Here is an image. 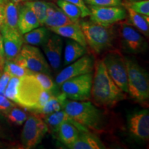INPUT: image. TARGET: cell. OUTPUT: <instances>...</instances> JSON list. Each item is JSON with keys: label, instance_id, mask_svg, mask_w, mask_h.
<instances>
[{"label": "cell", "instance_id": "1", "mask_svg": "<svg viewBox=\"0 0 149 149\" xmlns=\"http://www.w3.org/2000/svg\"><path fill=\"white\" fill-rule=\"evenodd\" d=\"M91 98L96 105L113 107L125 99V94L113 81L108 73L103 60L94 65Z\"/></svg>", "mask_w": 149, "mask_h": 149}, {"label": "cell", "instance_id": "2", "mask_svg": "<svg viewBox=\"0 0 149 149\" xmlns=\"http://www.w3.org/2000/svg\"><path fill=\"white\" fill-rule=\"evenodd\" d=\"M63 110L72 120L88 130L100 132L105 126L103 111L90 102L66 100Z\"/></svg>", "mask_w": 149, "mask_h": 149}, {"label": "cell", "instance_id": "3", "mask_svg": "<svg viewBox=\"0 0 149 149\" xmlns=\"http://www.w3.org/2000/svg\"><path fill=\"white\" fill-rule=\"evenodd\" d=\"M127 70L128 93L138 102H144L149 98V79L146 70L137 61L125 58Z\"/></svg>", "mask_w": 149, "mask_h": 149}, {"label": "cell", "instance_id": "4", "mask_svg": "<svg viewBox=\"0 0 149 149\" xmlns=\"http://www.w3.org/2000/svg\"><path fill=\"white\" fill-rule=\"evenodd\" d=\"M87 45L96 53H101L113 46L114 35L111 26H104L91 20L79 21Z\"/></svg>", "mask_w": 149, "mask_h": 149}, {"label": "cell", "instance_id": "5", "mask_svg": "<svg viewBox=\"0 0 149 149\" xmlns=\"http://www.w3.org/2000/svg\"><path fill=\"white\" fill-rule=\"evenodd\" d=\"M44 91L33 74L22 76L19 77L15 104L29 111L35 112Z\"/></svg>", "mask_w": 149, "mask_h": 149}, {"label": "cell", "instance_id": "6", "mask_svg": "<svg viewBox=\"0 0 149 149\" xmlns=\"http://www.w3.org/2000/svg\"><path fill=\"white\" fill-rule=\"evenodd\" d=\"M20 66L36 72L51 74V68L40 49L35 46L24 44L13 60Z\"/></svg>", "mask_w": 149, "mask_h": 149}, {"label": "cell", "instance_id": "7", "mask_svg": "<svg viewBox=\"0 0 149 149\" xmlns=\"http://www.w3.org/2000/svg\"><path fill=\"white\" fill-rule=\"evenodd\" d=\"M93 72L77 76L65 81L61 85V92L67 99L74 101H87L91 99Z\"/></svg>", "mask_w": 149, "mask_h": 149}, {"label": "cell", "instance_id": "8", "mask_svg": "<svg viewBox=\"0 0 149 149\" xmlns=\"http://www.w3.org/2000/svg\"><path fill=\"white\" fill-rule=\"evenodd\" d=\"M21 134V141L25 148H33L42 141L48 132V127L44 120L37 115L28 117Z\"/></svg>", "mask_w": 149, "mask_h": 149}, {"label": "cell", "instance_id": "9", "mask_svg": "<svg viewBox=\"0 0 149 149\" xmlns=\"http://www.w3.org/2000/svg\"><path fill=\"white\" fill-rule=\"evenodd\" d=\"M103 62L109 76L124 93H128L127 70L125 58L117 52L108 53Z\"/></svg>", "mask_w": 149, "mask_h": 149}, {"label": "cell", "instance_id": "10", "mask_svg": "<svg viewBox=\"0 0 149 149\" xmlns=\"http://www.w3.org/2000/svg\"><path fill=\"white\" fill-rule=\"evenodd\" d=\"M90 10V20L95 23L112 26L117 22L123 21L127 17L126 10L122 6H88Z\"/></svg>", "mask_w": 149, "mask_h": 149}, {"label": "cell", "instance_id": "11", "mask_svg": "<svg viewBox=\"0 0 149 149\" xmlns=\"http://www.w3.org/2000/svg\"><path fill=\"white\" fill-rule=\"evenodd\" d=\"M95 61L92 56L84 55L74 62L68 64L57 74L55 79V84L58 87L66 80L93 72L94 70Z\"/></svg>", "mask_w": 149, "mask_h": 149}, {"label": "cell", "instance_id": "12", "mask_svg": "<svg viewBox=\"0 0 149 149\" xmlns=\"http://www.w3.org/2000/svg\"><path fill=\"white\" fill-rule=\"evenodd\" d=\"M130 135L135 139L148 141L149 138V112L143 109L130 113L127 117Z\"/></svg>", "mask_w": 149, "mask_h": 149}, {"label": "cell", "instance_id": "13", "mask_svg": "<svg viewBox=\"0 0 149 149\" xmlns=\"http://www.w3.org/2000/svg\"><path fill=\"white\" fill-rule=\"evenodd\" d=\"M119 32L122 43L128 51L133 53H140L146 49V40L140 32L128 22H119Z\"/></svg>", "mask_w": 149, "mask_h": 149}, {"label": "cell", "instance_id": "14", "mask_svg": "<svg viewBox=\"0 0 149 149\" xmlns=\"http://www.w3.org/2000/svg\"><path fill=\"white\" fill-rule=\"evenodd\" d=\"M0 33L3 41L5 60H13L24 45L23 35L19 30H13L1 26Z\"/></svg>", "mask_w": 149, "mask_h": 149}, {"label": "cell", "instance_id": "15", "mask_svg": "<svg viewBox=\"0 0 149 149\" xmlns=\"http://www.w3.org/2000/svg\"><path fill=\"white\" fill-rule=\"evenodd\" d=\"M63 44L62 37L55 33H51L47 41L42 45L43 51L50 66L55 72L57 71L61 66Z\"/></svg>", "mask_w": 149, "mask_h": 149}, {"label": "cell", "instance_id": "16", "mask_svg": "<svg viewBox=\"0 0 149 149\" xmlns=\"http://www.w3.org/2000/svg\"><path fill=\"white\" fill-rule=\"evenodd\" d=\"M88 130L73 120L61 123L57 130L59 140L68 148L77 139L80 130Z\"/></svg>", "mask_w": 149, "mask_h": 149}, {"label": "cell", "instance_id": "17", "mask_svg": "<svg viewBox=\"0 0 149 149\" xmlns=\"http://www.w3.org/2000/svg\"><path fill=\"white\" fill-rule=\"evenodd\" d=\"M51 32L59 35L62 37H66L70 40H74L79 43L84 47L86 48L87 43L86 41V38L82 30H81L80 25L78 22L67 24L59 27H52L48 28Z\"/></svg>", "mask_w": 149, "mask_h": 149}, {"label": "cell", "instance_id": "18", "mask_svg": "<svg viewBox=\"0 0 149 149\" xmlns=\"http://www.w3.org/2000/svg\"><path fill=\"white\" fill-rule=\"evenodd\" d=\"M74 23L57 4L49 1L46 10V18L44 25L47 28L59 27Z\"/></svg>", "mask_w": 149, "mask_h": 149}, {"label": "cell", "instance_id": "19", "mask_svg": "<svg viewBox=\"0 0 149 149\" xmlns=\"http://www.w3.org/2000/svg\"><path fill=\"white\" fill-rule=\"evenodd\" d=\"M68 148L71 149H102L106 148L102 141L89 130H80L77 139Z\"/></svg>", "mask_w": 149, "mask_h": 149}, {"label": "cell", "instance_id": "20", "mask_svg": "<svg viewBox=\"0 0 149 149\" xmlns=\"http://www.w3.org/2000/svg\"><path fill=\"white\" fill-rule=\"evenodd\" d=\"M40 24L32 10L26 6L19 10L18 28L22 35L40 27Z\"/></svg>", "mask_w": 149, "mask_h": 149}, {"label": "cell", "instance_id": "21", "mask_svg": "<svg viewBox=\"0 0 149 149\" xmlns=\"http://www.w3.org/2000/svg\"><path fill=\"white\" fill-rule=\"evenodd\" d=\"M86 48L75 41L67 40L64 49V66H68L84 55L86 53Z\"/></svg>", "mask_w": 149, "mask_h": 149}, {"label": "cell", "instance_id": "22", "mask_svg": "<svg viewBox=\"0 0 149 149\" xmlns=\"http://www.w3.org/2000/svg\"><path fill=\"white\" fill-rule=\"evenodd\" d=\"M51 35L47 27H38L23 35L24 43L32 46H42Z\"/></svg>", "mask_w": 149, "mask_h": 149}, {"label": "cell", "instance_id": "23", "mask_svg": "<svg viewBox=\"0 0 149 149\" xmlns=\"http://www.w3.org/2000/svg\"><path fill=\"white\" fill-rule=\"evenodd\" d=\"M128 15V23L136 29L148 37L149 35V17L136 13L129 7L125 6Z\"/></svg>", "mask_w": 149, "mask_h": 149}, {"label": "cell", "instance_id": "24", "mask_svg": "<svg viewBox=\"0 0 149 149\" xmlns=\"http://www.w3.org/2000/svg\"><path fill=\"white\" fill-rule=\"evenodd\" d=\"M66 100L67 97L63 92L54 95L48 100L45 105L38 111L37 115H40L41 117H44L62 110Z\"/></svg>", "mask_w": 149, "mask_h": 149}, {"label": "cell", "instance_id": "25", "mask_svg": "<svg viewBox=\"0 0 149 149\" xmlns=\"http://www.w3.org/2000/svg\"><path fill=\"white\" fill-rule=\"evenodd\" d=\"M18 17L19 8L17 3L13 1H7V3L4 4V19L2 24L3 26L13 30H19Z\"/></svg>", "mask_w": 149, "mask_h": 149}, {"label": "cell", "instance_id": "26", "mask_svg": "<svg viewBox=\"0 0 149 149\" xmlns=\"http://www.w3.org/2000/svg\"><path fill=\"white\" fill-rule=\"evenodd\" d=\"M44 122L47 126L48 129L51 130L52 132L57 133L59 126L61 123L66 121H70L72 119L68 116V115L65 112L64 110L55 112L51 114L46 115L43 117Z\"/></svg>", "mask_w": 149, "mask_h": 149}, {"label": "cell", "instance_id": "27", "mask_svg": "<svg viewBox=\"0 0 149 149\" xmlns=\"http://www.w3.org/2000/svg\"><path fill=\"white\" fill-rule=\"evenodd\" d=\"M49 1H24V5L32 10L40 22V26H44L46 18V10Z\"/></svg>", "mask_w": 149, "mask_h": 149}, {"label": "cell", "instance_id": "28", "mask_svg": "<svg viewBox=\"0 0 149 149\" xmlns=\"http://www.w3.org/2000/svg\"><path fill=\"white\" fill-rule=\"evenodd\" d=\"M56 4L72 22L79 21V18L81 17V12L75 5L65 0H56Z\"/></svg>", "mask_w": 149, "mask_h": 149}, {"label": "cell", "instance_id": "29", "mask_svg": "<svg viewBox=\"0 0 149 149\" xmlns=\"http://www.w3.org/2000/svg\"><path fill=\"white\" fill-rule=\"evenodd\" d=\"M3 71L8 73L11 77H21L26 74H33L35 72L20 66L13 60L6 59L3 67Z\"/></svg>", "mask_w": 149, "mask_h": 149}, {"label": "cell", "instance_id": "30", "mask_svg": "<svg viewBox=\"0 0 149 149\" xmlns=\"http://www.w3.org/2000/svg\"><path fill=\"white\" fill-rule=\"evenodd\" d=\"M7 120L11 124L17 126H21L27 119V114L24 111L14 107L5 114Z\"/></svg>", "mask_w": 149, "mask_h": 149}, {"label": "cell", "instance_id": "31", "mask_svg": "<svg viewBox=\"0 0 149 149\" xmlns=\"http://www.w3.org/2000/svg\"><path fill=\"white\" fill-rule=\"evenodd\" d=\"M33 75L40 82L44 90L52 91V92L55 93L54 91L55 90L56 86H57L54 82L50 74L42 73V72H35V73Z\"/></svg>", "mask_w": 149, "mask_h": 149}, {"label": "cell", "instance_id": "32", "mask_svg": "<svg viewBox=\"0 0 149 149\" xmlns=\"http://www.w3.org/2000/svg\"><path fill=\"white\" fill-rule=\"evenodd\" d=\"M19 83V77H11L3 93V95L15 103L16 102Z\"/></svg>", "mask_w": 149, "mask_h": 149}, {"label": "cell", "instance_id": "33", "mask_svg": "<svg viewBox=\"0 0 149 149\" xmlns=\"http://www.w3.org/2000/svg\"><path fill=\"white\" fill-rule=\"evenodd\" d=\"M125 6L129 7L137 13L149 16V0L128 1L125 4Z\"/></svg>", "mask_w": 149, "mask_h": 149}, {"label": "cell", "instance_id": "34", "mask_svg": "<svg viewBox=\"0 0 149 149\" xmlns=\"http://www.w3.org/2000/svg\"><path fill=\"white\" fill-rule=\"evenodd\" d=\"M88 5L97 6H121L122 0H84Z\"/></svg>", "mask_w": 149, "mask_h": 149}, {"label": "cell", "instance_id": "35", "mask_svg": "<svg viewBox=\"0 0 149 149\" xmlns=\"http://www.w3.org/2000/svg\"><path fill=\"white\" fill-rule=\"evenodd\" d=\"M15 107V104L13 103V102L11 101L3 95L0 94V112L1 113L4 115L6 114L10 110Z\"/></svg>", "mask_w": 149, "mask_h": 149}, {"label": "cell", "instance_id": "36", "mask_svg": "<svg viewBox=\"0 0 149 149\" xmlns=\"http://www.w3.org/2000/svg\"><path fill=\"white\" fill-rule=\"evenodd\" d=\"M65 1L72 3V4L77 6L81 10V17L82 18L90 15V10H89L88 7L86 5L84 0H65Z\"/></svg>", "mask_w": 149, "mask_h": 149}, {"label": "cell", "instance_id": "37", "mask_svg": "<svg viewBox=\"0 0 149 149\" xmlns=\"http://www.w3.org/2000/svg\"><path fill=\"white\" fill-rule=\"evenodd\" d=\"M11 76L7 72L3 71L1 74V77H0V94L3 95L4 91L6 88L8 83L10 80Z\"/></svg>", "mask_w": 149, "mask_h": 149}, {"label": "cell", "instance_id": "38", "mask_svg": "<svg viewBox=\"0 0 149 149\" xmlns=\"http://www.w3.org/2000/svg\"><path fill=\"white\" fill-rule=\"evenodd\" d=\"M5 61V56H4V51H3V41L1 34L0 33V67L3 68V64Z\"/></svg>", "mask_w": 149, "mask_h": 149}, {"label": "cell", "instance_id": "39", "mask_svg": "<svg viewBox=\"0 0 149 149\" xmlns=\"http://www.w3.org/2000/svg\"><path fill=\"white\" fill-rule=\"evenodd\" d=\"M4 19V5L0 4V27L2 26Z\"/></svg>", "mask_w": 149, "mask_h": 149}, {"label": "cell", "instance_id": "40", "mask_svg": "<svg viewBox=\"0 0 149 149\" xmlns=\"http://www.w3.org/2000/svg\"><path fill=\"white\" fill-rule=\"evenodd\" d=\"M53 1V0H20V1Z\"/></svg>", "mask_w": 149, "mask_h": 149}, {"label": "cell", "instance_id": "41", "mask_svg": "<svg viewBox=\"0 0 149 149\" xmlns=\"http://www.w3.org/2000/svg\"><path fill=\"white\" fill-rule=\"evenodd\" d=\"M8 0H0V4L1 5H4L5 3H7Z\"/></svg>", "mask_w": 149, "mask_h": 149}, {"label": "cell", "instance_id": "42", "mask_svg": "<svg viewBox=\"0 0 149 149\" xmlns=\"http://www.w3.org/2000/svg\"><path fill=\"white\" fill-rule=\"evenodd\" d=\"M2 72H3V68H1V67H0V77H1V74H2Z\"/></svg>", "mask_w": 149, "mask_h": 149}, {"label": "cell", "instance_id": "43", "mask_svg": "<svg viewBox=\"0 0 149 149\" xmlns=\"http://www.w3.org/2000/svg\"><path fill=\"white\" fill-rule=\"evenodd\" d=\"M12 1H15V2H16V3H18L19 1H20V0H12Z\"/></svg>", "mask_w": 149, "mask_h": 149}, {"label": "cell", "instance_id": "44", "mask_svg": "<svg viewBox=\"0 0 149 149\" xmlns=\"http://www.w3.org/2000/svg\"><path fill=\"white\" fill-rule=\"evenodd\" d=\"M140 1V0H128V1Z\"/></svg>", "mask_w": 149, "mask_h": 149}, {"label": "cell", "instance_id": "45", "mask_svg": "<svg viewBox=\"0 0 149 149\" xmlns=\"http://www.w3.org/2000/svg\"><path fill=\"white\" fill-rule=\"evenodd\" d=\"M1 147H2V144H1V143L0 142V148H1Z\"/></svg>", "mask_w": 149, "mask_h": 149}]
</instances>
